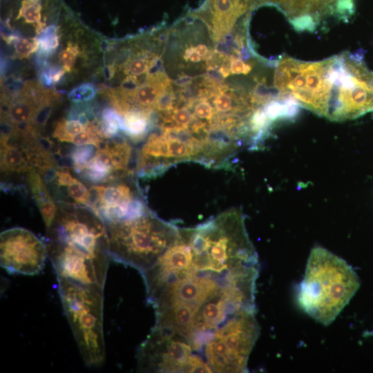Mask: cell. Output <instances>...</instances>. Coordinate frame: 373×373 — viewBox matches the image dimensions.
I'll list each match as a JSON object with an SVG mask.
<instances>
[{"label":"cell","instance_id":"cell-24","mask_svg":"<svg viewBox=\"0 0 373 373\" xmlns=\"http://www.w3.org/2000/svg\"><path fill=\"white\" fill-rule=\"evenodd\" d=\"M149 64L146 59H135L131 61L128 66V72L134 75H140L148 70Z\"/></svg>","mask_w":373,"mask_h":373},{"label":"cell","instance_id":"cell-21","mask_svg":"<svg viewBox=\"0 0 373 373\" xmlns=\"http://www.w3.org/2000/svg\"><path fill=\"white\" fill-rule=\"evenodd\" d=\"M79 54V48L77 44L70 42L68 43L66 47L59 52V59L66 72L71 71Z\"/></svg>","mask_w":373,"mask_h":373},{"label":"cell","instance_id":"cell-11","mask_svg":"<svg viewBox=\"0 0 373 373\" xmlns=\"http://www.w3.org/2000/svg\"><path fill=\"white\" fill-rule=\"evenodd\" d=\"M30 191L40 211L47 231L51 227L57 214V208L48 191L40 173L32 168L27 172Z\"/></svg>","mask_w":373,"mask_h":373},{"label":"cell","instance_id":"cell-6","mask_svg":"<svg viewBox=\"0 0 373 373\" xmlns=\"http://www.w3.org/2000/svg\"><path fill=\"white\" fill-rule=\"evenodd\" d=\"M58 290L81 355L90 367L105 358L103 334V287L57 278Z\"/></svg>","mask_w":373,"mask_h":373},{"label":"cell","instance_id":"cell-25","mask_svg":"<svg viewBox=\"0 0 373 373\" xmlns=\"http://www.w3.org/2000/svg\"><path fill=\"white\" fill-rule=\"evenodd\" d=\"M104 69L105 77L108 79L111 78L112 75L114 73L113 67L112 66H106L104 67Z\"/></svg>","mask_w":373,"mask_h":373},{"label":"cell","instance_id":"cell-16","mask_svg":"<svg viewBox=\"0 0 373 373\" xmlns=\"http://www.w3.org/2000/svg\"><path fill=\"white\" fill-rule=\"evenodd\" d=\"M86 127L78 119L64 118L55 125L52 137L61 142H71L72 138Z\"/></svg>","mask_w":373,"mask_h":373},{"label":"cell","instance_id":"cell-7","mask_svg":"<svg viewBox=\"0 0 373 373\" xmlns=\"http://www.w3.org/2000/svg\"><path fill=\"white\" fill-rule=\"evenodd\" d=\"M256 311L246 310L229 318L215 332L203 351V358L213 372H246L250 353L260 327Z\"/></svg>","mask_w":373,"mask_h":373},{"label":"cell","instance_id":"cell-23","mask_svg":"<svg viewBox=\"0 0 373 373\" xmlns=\"http://www.w3.org/2000/svg\"><path fill=\"white\" fill-rule=\"evenodd\" d=\"M354 12V0H336L331 8L330 12L336 14L342 19H347Z\"/></svg>","mask_w":373,"mask_h":373},{"label":"cell","instance_id":"cell-18","mask_svg":"<svg viewBox=\"0 0 373 373\" xmlns=\"http://www.w3.org/2000/svg\"><path fill=\"white\" fill-rule=\"evenodd\" d=\"M63 187L66 188L68 195L76 203L89 207L91 198L90 191L82 182L72 176Z\"/></svg>","mask_w":373,"mask_h":373},{"label":"cell","instance_id":"cell-12","mask_svg":"<svg viewBox=\"0 0 373 373\" xmlns=\"http://www.w3.org/2000/svg\"><path fill=\"white\" fill-rule=\"evenodd\" d=\"M91 198L89 209L118 203H130L135 198L131 188L124 184L112 186L97 185L90 189Z\"/></svg>","mask_w":373,"mask_h":373},{"label":"cell","instance_id":"cell-19","mask_svg":"<svg viewBox=\"0 0 373 373\" xmlns=\"http://www.w3.org/2000/svg\"><path fill=\"white\" fill-rule=\"evenodd\" d=\"M97 147L93 144L78 146L70 154L74 169L77 171L85 166L95 155Z\"/></svg>","mask_w":373,"mask_h":373},{"label":"cell","instance_id":"cell-15","mask_svg":"<svg viewBox=\"0 0 373 373\" xmlns=\"http://www.w3.org/2000/svg\"><path fill=\"white\" fill-rule=\"evenodd\" d=\"M43 0H22L16 19H23L27 23L35 26L37 34L44 29L45 23L41 21Z\"/></svg>","mask_w":373,"mask_h":373},{"label":"cell","instance_id":"cell-13","mask_svg":"<svg viewBox=\"0 0 373 373\" xmlns=\"http://www.w3.org/2000/svg\"><path fill=\"white\" fill-rule=\"evenodd\" d=\"M33 168L24 151L1 139V170L3 172H28Z\"/></svg>","mask_w":373,"mask_h":373},{"label":"cell","instance_id":"cell-3","mask_svg":"<svg viewBox=\"0 0 373 373\" xmlns=\"http://www.w3.org/2000/svg\"><path fill=\"white\" fill-rule=\"evenodd\" d=\"M68 207L57 212L47 231L48 256L57 278L104 286L110 257L104 221L91 209Z\"/></svg>","mask_w":373,"mask_h":373},{"label":"cell","instance_id":"cell-9","mask_svg":"<svg viewBox=\"0 0 373 373\" xmlns=\"http://www.w3.org/2000/svg\"><path fill=\"white\" fill-rule=\"evenodd\" d=\"M1 266L10 274L35 275L44 267L47 246L21 227L6 230L0 237Z\"/></svg>","mask_w":373,"mask_h":373},{"label":"cell","instance_id":"cell-14","mask_svg":"<svg viewBox=\"0 0 373 373\" xmlns=\"http://www.w3.org/2000/svg\"><path fill=\"white\" fill-rule=\"evenodd\" d=\"M124 131L133 141L142 140L149 130L148 114L139 111L122 113Z\"/></svg>","mask_w":373,"mask_h":373},{"label":"cell","instance_id":"cell-22","mask_svg":"<svg viewBox=\"0 0 373 373\" xmlns=\"http://www.w3.org/2000/svg\"><path fill=\"white\" fill-rule=\"evenodd\" d=\"M96 92L92 84H84L73 89L68 94V98L74 102H86L94 98Z\"/></svg>","mask_w":373,"mask_h":373},{"label":"cell","instance_id":"cell-5","mask_svg":"<svg viewBox=\"0 0 373 373\" xmlns=\"http://www.w3.org/2000/svg\"><path fill=\"white\" fill-rule=\"evenodd\" d=\"M106 226L110 257L141 274L151 268L172 245L179 230L149 210L137 218Z\"/></svg>","mask_w":373,"mask_h":373},{"label":"cell","instance_id":"cell-17","mask_svg":"<svg viewBox=\"0 0 373 373\" xmlns=\"http://www.w3.org/2000/svg\"><path fill=\"white\" fill-rule=\"evenodd\" d=\"M58 28L55 25H50L45 28L37 38L39 42V57L42 62V59L52 54L59 45Z\"/></svg>","mask_w":373,"mask_h":373},{"label":"cell","instance_id":"cell-8","mask_svg":"<svg viewBox=\"0 0 373 373\" xmlns=\"http://www.w3.org/2000/svg\"><path fill=\"white\" fill-rule=\"evenodd\" d=\"M138 369L148 372H212L185 341L153 328L137 353Z\"/></svg>","mask_w":373,"mask_h":373},{"label":"cell","instance_id":"cell-4","mask_svg":"<svg viewBox=\"0 0 373 373\" xmlns=\"http://www.w3.org/2000/svg\"><path fill=\"white\" fill-rule=\"evenodd\" d=\"M358 276L343 258L318 247L310 252L298 303L316 321L332 323L359 288Z\"/></svg>","mask_w":373,"mask_h":373},{"label":"cell","instance_id":"cell-2","mask_svg":"<svg viewBox=\"0 0 373 373\" xmlns=\"http://www.w3.org/2000/svg\"><path fill=\"white\" fill-rule=\"evenodd\" d=\"M274 84L281 94L330 120L354 119L373 111V73L358 52L316 62L282 58Z\"/></svg>","mask_w":373,"mask_h":373},{"label":"cell","instance_id":"cell-1","mask_svg":"<svg viewBox=\"0 0 373 373\" xmlns=\"http://www.w3.org/2000/svg\"><path fill=\"white\" fill-rule=\"evenodd\" d=\"M256 281L247 272L219 273L189 263L169 276L152 299L154 328L191 345L198 332L227 315L255 311Z\"/></svg>","mask_w":373,"mask_h":373},{"label":"cell","instance_id":"cell-10","mask_svg":"<svg viewBox=\"0 0 373 373\" xmlns=\"http://www.w3.org/2000/svg\"><path fill=\"white\" fill-rule=\"evenodd\" d=\"M336 0H260V3H272L286 15L289 20L311 16L317 21L330 8Z\"/></svg>","mask_w":373,"mask_h":373},{"label":"cell","instance_id":"cell-20","mask_svg":"<svg viewBox=\"0 0 373 373\" xmlns=\"http://www.w3.org/2000/svg\"><path fill=\"white\" fill-rule=\"evenodd\" d=\"M16 56L19 58L28 57L30 54L38 50L39 42L37 37L21 39L14 41Z\"/></svg>","mask_w":373,"mask_h":373}]
</instances>
